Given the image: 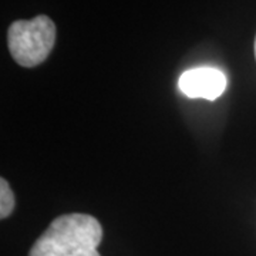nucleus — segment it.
<instances>
[{
  "label": "nucleus",
  "instance_id": "obj_5",
  "mask_svg": "<svg viewBox=\"0 0 256 256\" xmlns=\"http://www.w3.org/2000/svg\"><path fill=\"white\" fill-rule=\"evenodd\" d=\"M254 50H255V58H256V36H255V44H254Z\"/></svg>",
  "mask_w": 256,
  "mask_h": 256
},
{
  "label": "nucleus",
  "instance_id": "obj_4",
  "mask_svg": "<svg viewBox=\"0 0 256 256\" xmlns=\"http://www.w3.org/2000/svg\"><path fill=\"white\" fill-rule=\"evenodd\" d=\"M16 206L14 192L12 191L9 182L4 178H0V218L6 220L12 215Z\"/></svg>",
  "mask_w": 256,
  "mask_h": 256
},
{
  "label": "nucleus",
  "instance_id": "obj_1",
  "mask_svg": "<svg viewBox=\"0 0 256 256\" xmlns=\"http://www.w3.org/2000/svg\"><path fill=\"white\" fill-rule=\"evenodd\" d=\"M102 226L92 215L57 216L32 246L28 256H101Z\"/></svg>",
  "mask_w": 256,
  "mask_h": 256
},
{
  "label": "nucleus",
  "instance_id": "obj_2",
  "mask_svg": "<svg viewBox=\"0 0 256 256\" xmlns=\"http://www.w3.org/2000/svg\"><path fill=\"white\" fill-rule=\"evenodd\" d=\"M56 43V24L46 14L32 20H16L8 30V46L13 60L22 67L44 63Z\"/></svg>",
  "mask_w": 256,
  "mask_h": 256
},
{
  "label": "nucleus",
  "instance_id": "obj_3",
  "mask_svg": "<svg viewBox=\"0 0 256 256\" xmlns=\"http://www.w3.org/2000/svg\"><path fill=\"white\" fill-rule=\"evenodd\" d=\"M180 90L190 98L214 101L226 88V76L214 67H198L186 70L178 80Z\"/></svg>",
  "mask_w": 256,
  "mask_h": 256
}]
</instances>
